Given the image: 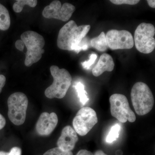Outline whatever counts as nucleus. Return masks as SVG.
<instances>
[{
    "label": "nucleus",
    "mask_w": 155,
    "mask_h": 155,
    "mask_svg": "<svg viewBox=\"0 0 155 155\" xmlns=\"http://www.w3.org/2000/svg\"><path fill=\"white\" fill-rule=\"evenodd\" d=\"M106 38L108 47L113 50L129 49L134 45L133 36L127 30H110L106 35Z\"/></svg>",
    "instance_id": "9d476101"
},
{
    "label": "nucleus",
    "mask_w": 155,
    "mask_h": 155,
    "mask_svg": "<svg viewBox=\"0 0 155 155\" xmlns=\"http://www.w3.org/2000/svg\"><path fill=\"white\" fill-rule=\"evenodd\" d=\"M38 1L36 0H18L14 3L13 10L16 13H20L25 5L30 6L31 8L36 7Z\"/></svg>",
    "instance_id": "dca6fc26"
},
{
    "label": "nucleus",
    "mask_w": 155,
    "mask_h": 155,
    "mask_svg": "<svg viewBox=\"0 0 155 155\" xmlns=\"http://www.w3.org/2000/svg\"><path fill=\"white\" fill-rule=\"evenodd\" d=\"M90 28V25L78 26L73 20L69 21L59 31L57 40L58 47L61 50L74 51L78 53V46Z\"/></svg>",
    "instance_id": "f257e3e1"
},
{
    "label": "nucleus",
    "mask_w": 155,
    "mask_h": 155,
    "mask_svg": "<svg viewBox=\"0 0 155 155\" xmlns=\"http://www.w3.org/2000/svg\"><path fill=\"white\" fill-rule=\"evenodd\" d=\"M8 116L10 121L16 125H21L25 122L28 99L26 95L20 92L12 94L8 100Z\"/></svg>",
    "instance_id": "39448f33"
},
{
    "label": "nucleus",
    "mask_w": 155,
    "mask_h": 155,
    "mask_svg": "<svg viewBox=\"0 0 155 155\" xmlns=\"http://www.w3.org/2000/svg\"><path fill=\"white\" fill-rule=\"evenodd\" d=\"M91 47L95 49L100 51H104L108 48L106 35L104 32H102L99 36L90 40Z\"/></svg>",
    "instance_id": "4468645a"
},
{
    "label": "nucleus",
    "mask_w": 155,
    "mask_h": 155,
    "mask_svg": "<svg viewBox=\"0 0 155 155\" xmlns=\"http://www.w3.org/2000/svg\"><path fill=\"white\" fill-rule=\"evenodd\" d=\"M110 2L116 5H122L123 4L129 5H135L140 2L139 0H111Z\"/></svg>",
    "instance_id": "412c9836"
},
{
    "label": "nucleus",
    "mask_w": 155,
    "mask_h": 155,
    "mask_svg": "<svg viewBox=\"0 0 155 155\" xmlns=\"http://www.w3.org/2000/svg\"><path fill=\"white\" fill-rule=\"evenodd\" d=\"M94 155H107L103 151L101 150H97L95 153Z\"/></svg>",
    "instance_id": "cd10ccee"
},
{
    "label": "nucleus",
    "mask_w": 155,
    "mask_h": 155,
    "mask_svg": "<svg viewBox=\"0 0 155 155\" xmlns=\"http://www.w3.org/2000/svg\"><path fill=\"white\" fill-rule=\"evenodd\" d=\"M97 122L95 111L89 107H84L77 112L72 124L75 132L84 136L91 130Z\"/></svg>",
    "instance_id": "6e6552de"
},
{
    "label": "nucleus",
    "mask_w": 155,
    "mask_h": 155,
    "mask_svg": "<svg viewBox=\"0 0 155 155\" xmlns=\"http://www.w3.org/2000/svg\"><path fill=\"white\" fill-rule=\"evenodd\" d=\"M155 28L150 23L143 22L137 26L134 33L136 48L145 54L152 52L155 48Z\"/></svg>",
    "instance_id": "423d86ee"
},
{
    "label": "nucleus",
    "mask_w": 155,
    "mask_h": 155,
    "mask_svg": "<svg viewBox=\"0 0 155 155\" xmlns=\"http://www.w3.org/2000/svg\"><path fill=\"white\" fill-rule=\"evenodd\" d=\"M130 96L132 105L137 115L144 116L153 109L154 104L153 96L145 83H136L131 89Z\"/></svg>",
    "instance_id": "7ed1b4c3"
},
{
    "label": "nucleus",
    "mask_w": 155,
    "mask_h": 155,
    "mask_svg": "<svg viewBox=\"0 0 155 155\" xmlns=\"http://www.w3.org/2000/svg\"><path fill=\"white\" fill-rule=\"evenodd\" d=\"M75 6L68 3L62 5L59 1H53L46 6L42 11V16L47 19H55L64 22L68 21L75 11Z\"/></svg>",
    "instance_id": "1a4fd4ad"
},
{
    "label": "nucleus",
    "mask_w": 155,
    "mask_h": 155,
    "mask_svg": "<svg viewBox=\"0 0 155 155\" xmlns=\"http://www.w3.org/2000/svg\"><path fill=\"white\" fill-rule=\"evenodd\" d=\"M6 121L5 117L0 114V130L2 129L6 125Z\"/></svg>",
    "instance_id": "393cba45"
},
{
    "label": "nucleus",
    "mask_w": 155,
    "mask_h": 155,
    "mask_svg": "<svg viewBox=\"0 0 155 155\" xmlns=\"http://www.w3.org/2000/svg\"><path fill=\"white\" fill-rule=\"evenodd\" d=\"M115 64L113 58L107 54H104L100 57L97 64L92 70V73L96 77L100 76L106 71L111 72L114 70Z\"/></svg>",
    "instance_id": "ddd939ff"
},
{
    "label": "nucleus",
    "mask_w": 155,
    "mask_h": 155,
    "mask_svg": "<svg viewBox=\"0 0 155 155\" xmlns=\"http://www.w3.org/2000/svg\"><path fill=\"white\" fill-rule=\"evenodd\" d=\"M43 155H73L72 151H66L58 147L51 149L44 154Z\"/></svg>",
    "instance_id": "6ab92c4d"
},
{
    "label": "nucleus",
    "mask_w": 155,
    "mask_h": 155,
    "mask_svg": "<svg viewBox=\"0 0 155 155\" xmlns=\"http://www.w3.org/2000/svg\"><path fill=\"white\" fill-rule=\"evenodd\" d=\"M11 18L8 9L0 4V30L6 31L11 25Z\"/></svg>",
    "instance_id": "2eb2a0df"
},
{
    "label": "nucleus",
    "mask_w": 155,
    "mask_h": 155,
    "mask_svg": "<svg viewBox=\"0 0 155 155\" xmlns=\"http://www.w3.org/2000/svg\"><path fill=\"white\" fill-rule=\"evenodd\" d=\"M58 119L57 114L44 112L41 114L36 124V130L39 135H50L58 125Z\"/></svg>",
    "instance_id": "9b49d317"
},
{
    "label": "nucleus",
    "mask_w": 155,
    "mask_h": 155,
    "mask_svg": "<svg viewBox=\"0 0 155 155\" xmlns=\"http://www.w3.org/2000/svg\"><path fill=\"white\" fill-rule=\"evenodd\" d=\"M15 47L17 50L21 51H23L25 45L22 40H17L15 42Z\"/></svg>",
    "instance_id": "5701e85b"
},
{
    "label": "nucleus",
    "mask_w": 155,
    "mask_h": 155,
    "mask_svg": "<svg viewBox=\"0 0 155 155\" xmlns=\"http://www.w3.org/2000/svg\"><path fill=\"white\" fill-rule=\"evenodd\" d=\"M97 58V55L96 54H91L90 56L89 60L87 61H85L81 63L82 67L84 69H88L90 68L95 61Z\"/></svg>",
    "instance_id": "aec40b11"
},
{
    "label": "nucleus",
    "mask_w": 155,
    "mask_h": 155,
    "mask_svg": "<svg viewBox=\"0 0 155 155\" xmlns=\"http://www.w3.org/2000/svg\"><path fill=\"white\" fill-rule=\"evenodd\" d=\"M78 140L77 133L75 130L68 125L62 130L61 136L57 142V145L58 147L63 150L71 151L75 147Z\"/></svg>",
    "instance_id": "f8f14e48"
},
{
    "label": "nucleus",
    "mask_w": 155,
    "mask_h": 155,
    "mask_svg": "<svg viewBox=\"0 0 155 155\" xmlns=\"http://www.w3.org/2000/svg\"><path fill=\"white\" fill-rule=\"evenodd\" d=\"M21 153L22 150L18 147H14L9 152H6L2 151H0V155H21Z\"/></svg>",
    "instance_id": "4be33fe9"
},
{
    "label": "nucleus",
    "mask_w": 155,
    "mask_h": 155,
    "mask_svg": "<svg viewBox=\"0 0 155 155\" xmlns=\"http://www.w3.org/2000/svg\"><path fill=\"white\" fill-rule=\"evenodd\" d=\"M147 2L148 4L149 5L150 7L155 8V1L154 0H148V1H147Z\"/></svg>",
    "instance_id": "bb28decb"
},
{
    "label": "nucleus",
    "mask_w": 155,
    "mask_h": 155,
    "mask_svg": "<svg viewBox=\"0 0 155 155\" xmlns=\"http://www.w3.org/2000/svg\"><path fill=\"white\" fill-rule=\"evenodd\" d=\"M120 130V126L119 124H116L114 125L107 136L106 141L108 143H112L116 140L119 137Z\"/></svg>",
    "instance_id": "a211bd4d"
},
{
    "label": "nucleus",
    "mask_w": 155,
    "mask_h": 155,
    "mask_svg": "<svg viewBox=\"0 0 155 155\" xmlns=\"http://www.w3.org/2000/svg\"><path fill=\"white\" fill-rule=\"evenodd\" d=\"M111 115L122 123L127 121L135 122L136 116L130 109L127 97L123 94H115L110 98Z\"/></svg>",
    "instance_id": "0eeeda50"
},
{
    "label": "nucleus",
    "mask_w": 155,
    "mask_h": 155,
    "mask_svg": "<svg viewBox=\"0 0 155 155\" xmlns=\"http://www.w3.org/2000/svg\"><path fill=\"white\" fill-rule=\"evenodd\" d=\"M75 89L78 93V96L80 99V102L82 105H84L89 101L87 96V93L84 90V86L83 84L79 82L75 86Z\"/></svg>",
    "instance_id": "f3484780"
},
{
    "label": "nucleus",
    "mask_w": 155,
    "mask_h": 155,
    "mask_svg": "<svg viewBox=\"0 0 155 155\" xmlns=\"http://www.w3.org/2000/svg\"><path fill=\"white\" fill-rule=\"evenodd\" d=\"M76 155H94L93 153L86 150H81Z\"/></svg>",
    "instance_id": "a878e982"
},
{
    "label": "nucleus",
    "mask_w": 155,
    "mask_h": 155,
    "mask_svg": "<svg viewBox=\"0 0 155 155\" xmlns=\"http://www.w3.org/2000/svg\"><path fill=\"white\" fill-rule=\"evenodd\" d=\"M5 76L3 75H0V93L6 83Z\"/></svg>",
    "instance_id": "b1692460"
},
{
    "label": "nucleus",
    "mask_w": 155,
    "mask_h": 155,
    "mask_svg": "<svg viewBox=\"0 0 155 155\" xmlns=\"http://www.w3.org/2000/svg\"><path fill=\"white\" fill-rule=\"evenodd\" d=\"M50 71L54 81L45 91V95L50 99L63 98L71 85L72 76L67 69H60L54 65L51 66Z\"/></svg>",
    "instance_id": "f03ea898"
},
{
    "label": "nucleus",
    "mask_w": 155,
    "mask_h": 155,
    "mask_svg": "<svg viewBox=\"0 0 155 155\" xmlns=\"http://www.w3.org/2000/svg\"><path fill=\"white\" fill-rule=\"evenodd\" d=\"M21 38L27 48L25 65L26 67H30L40 61L45 53V39L39 34L32 31L23 32Z\"/></svg>",
    "instance_id": "20e7f679"
}]
</instances>
